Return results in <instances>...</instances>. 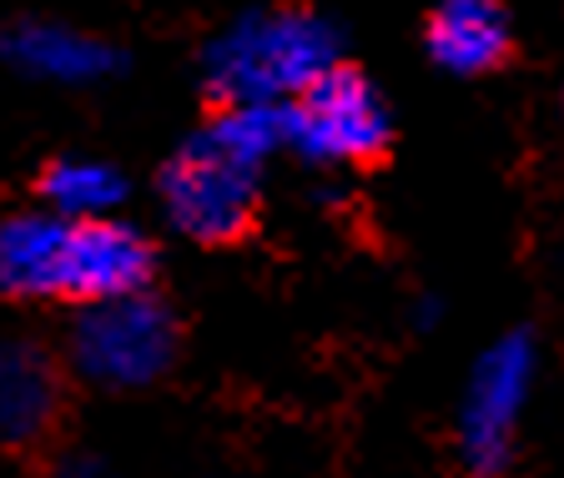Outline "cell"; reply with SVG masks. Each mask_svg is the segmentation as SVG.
I'll use <instances>...</instances> for the list:
<instances>
[{
    "label": "cell",
    "instance_id": "obj_6",
    "mask_svg": "<svg viewBox=\"0 0 564 478\" xmlns=\"http://www.w3.org/2000/svg\"><path fill=\"white\" fill-rule=\"evenodd\" d=\"M156 247L152 237L131 222L101 217V222H70L66 262H61V297L76 307L121 303L152 292Z\"/></svg>",
    "mask_w": 564,
    "mask_h": 478
},
{
    "label": "cell",
    "instance_id": "obj_8",
    "mask_svg": "<svg viewBox=\"0 0 564 478\" xmlns=\"http://www.w3.org/2000/svg\"><path fill=\"white\" fill-rule=\"evenodd\" d=\"M0 61L51 86H96L127 70V56L111 41L66 21H41V15L0 25Z\"/></svg>",
    "mask_w": 564,
    "mask_h": 478
},
{
    "label": "cell",
    "instance_id": "obj_3",
    "mask_svg": "<svg viewBox=\"0 0 564 478\" xmlns=\"http://www.w3.org/2000/svg\"><path fill=\"white\" fill-rule=\"evenodd\" d=\"M182 348V327L176 313L141 292V297H121V303H96L82 307L66 333V368L86 378L91 388H111V393H137L166 378Z\"/></svg>",
    "mask_w": 564,
    "mask_h": 478
},
{
    "label": "cell",
    "instance_id": "obj_10",
    "mask_svg": "<svg viewBox=\"0 0 564 478\" xmlns=\"http://www.w3.org/2000/svg\"><path fill=\"white\" fill-rule=\"evenodd\" d=\"M70 222L51 211H11L0 217V297L41 303L61 297V262H66Z\"/></svg>",
    "mask_w": 564,
    "mask_h": 478
},
{
    "label": "cell",
    "instance_id": "obj_1",
    "mask_svg": "<svg viewBox=\"0 0 564 478\" xmlns=\"http://www.w3.org/2000/svg\"><path fill=\"white\" fill-rule=\"evenodd\" d=\"M288 146V106H227L197 127L162 166L166 222L187 242L227 247L252 232L258 192L272 152Z\"/></svg>",
    "mask_w": 564,
    "mask_h": 478
},
{
    "label": "cell",
    "instance_id": "obj_5",
    "mask_svg": "<svg viewBox=\"0 0 564 478\" xmlns=\"http://www.w3.org/2000/svg\"><path fill=\"white\" fill-rule=\"evenodd\" d=\"M393 141V111L358 66L343 61L288 106V146L313 166H368Z\"/></svg>",
    "mask_w": 564,
    "mask_h": 478
},
{
    "label": "cell",
    "instance_id": "obj_2",
    "mask_svg": "<svg viewBox=\"0 0 564 478\" xmlns=\"http://www.w3.org/2000/svg\"><path fill=\"white\" fill-rule=\"evenodd\" d=\"M343 66V35L303 6L247 11L202 51V86L217 106H293Z\"/></svg>",
    "mask_w": 564,
    "mask_h": 478
},
{
    "label": "cell",
    "instance_id": "obj_12",
    "mask_svg": "<svg viewBox=\"0 0 564 478\" xmlns=\"http://www.w3.org/2000/svg\"><path fill=\"white\" fill-rule=\"evenodd\" d=\"M51 478H111V468L96 454H66L51 464Z\"/></svg>",
    "mask_w": 564,
    "mask_h": 478
},
{
    "label": "cell",
    "instance_id": "obj_9",
    "mask_svg": "<svg viewBox=\"0 0 564 478\" xmlns=\"http://www.w3.org/2000/svg\"><path fill=\"white\" fill-rule=\"evenodd\" d=\"M514 46L509 11L494 0H444L423 25V51L448 76H484Z\"/></svg>",
    "mask_w": 564,
    "mask_h": 478
},
{
    "label": "cell",
    "instance_id": "obj_4",
    "mask_svg": "<svg viewBox=\"0 0 564 478\" xmlns=\"http://www.w3.org/2000/svg\"><path fill=\"white\" fill-rule=\"evenodd\" d=\"M540 378V343L529 327H509L479 352L458 403V458L469 478H505L514 464L519 419Z\"/></svg>",
    "mask_w": 564,
    "mask_h": 478
},
{
    "label": "cell",
    "instance_id": "obj_11",
    "mask_svg": "<svg viewBox=\"0 0 564 478\" xmlns=\"http://www.w3.org/2000/svg\"><path fill=\"white\" fill-rule=\"evenodd\" d=\"M41 197H46V211L61 222H101L127 202V176L106 162L61 156L41 172Z\"/></svg>",
    "mask_w": 564,
    "mask_h": 478
},
{
    "label": "cell",
    "instance_id": "obj_7",
    "mask_svg": "<svg viewBox=\"0 0 564 478\" xmlns=\"http://www.w3.org/2000/svg\"><path fill=\"white\" fill-rule=\"evenodd\" d=\"M66 419V368L41 338H0V448L35 454Z\"/></svg>",
    "mask_w": 564,
    "mask_h": 478
}]
</instances>
